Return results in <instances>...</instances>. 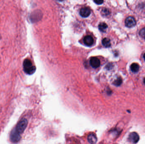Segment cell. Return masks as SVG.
Returning a JSON list of instances; mask_svg holds the SVG:
<instances>
[{
	"instance_id": "11",
	"label": "cell",
	"mask_w": 145,
	"mask_h": 144,
	"mask_svg": "<svg viewBox=\"0 0 145 144\" xmlns=\"http://www.w3.org/2000/svg\"><path fill=\"white\" fill-rule=\"evenodd\" d=\"M108 27L107 25L105 23H100L98 25L99 30L102 32H105Z\"/></svg>"
},
{
	"instance_id": "17",
	"label": "cell",
	"mask_w": 145,
	"mask_h": 144,
	"mask_svg": "<svg viewBox=\"0 0 145 144\" xmlns=\"http://www.w3.org/2000/svg\"><path fill=\"white\" fill-rule=\"evenodd\" d=\"M144 84H145V78L144 79Z\"/></svg>"
},
{
	"instance_id": "4",
	"label": "cell",
	"mask_w": 145,
	"mask_h": 144,
	"mask_svg": "<svg viewBox=\"0 0 145 144\" xmlns=\"http://www.w3.org/2000/svg\"><path fill=\"white\" fill-rule=\"evenodd\" d=\"M125 23L126 27H134L136 24V21L133 17L129 16L126 18Z\"/></svg>"
},
{
	"instance_id": "15",
	"label": "cell",
	"mask_w": 145,
	"mask_h": 144,
	"mask_svg": "<svg viewBox=\"0 0 145 144\" xmlns=\"http://www.w3.org/2000/svg\"><path fill=\"white\" fill-rule=\"evenodd\" d=\"M139 34L141 37L145 39V27L142 28L139 32Z\"/></svg>"
},
{
	"instance_id": "7",
	"label": "cell",
	"mask_w": 145,
	"mask_h": 144,
	"mask_svg": "<svg viewBox=\"0 0 145 144\" xmlns=\"http://www.w3.org/2000/svg\"><path fill=\"white\" fill-rule=\"evenodd\" d=\"M91 13L90 9L88 7H84L81 9L80 15L83 18H87Z\"/></svg>"
},
{
	"instance_id": "2",
	"label": "cell",
	"mask_w": 145,
	"mask_h": 144,
	"mask_svg": "<svg viewBox=\"0 0 145 144\" xmlns=\"http://www.w3.org/2000/svg\"><path fill=\"white\" fill-rule=\"evenodd\" d=\"M28 121L26 118H23L20 120L17 124L15 129L19 134L21 135L26 129L27 126Z\"/></svg>"
},
{
	"instance_id": "18",
	"label": "cell",
	"mask_w": 145,
	"mask_h": 144,
	"mask_svg": "<svg viewBox=\"0 0 145 144\" xmlns=\"http://www.w3.org/2000/svg\"><path fill=\"white\" fill-rule=\"evenodd\" d=\"M144 60H145V53L144 54Z\"/></svg>"
},
{
	"instance_id": "3",
	"label": "cell",
	"mask_w": 145,
	"mask_h": 144,
	"mask_svg": "<svg viewBox=\"0 0 145 144\" xmlns=\"http://www.w3.org/2000/svg\"><path fill=\"white\" fill-rule=\"evenodd\" d=\"M10 138L12 143H18L21 139V135L19 134L15 128H13L10 134Z\"/></svg>"
},
{
	"instance_id": "10",
	"label": "cell",
	"mask_w": 145,
	"mask_h": 144,
	"mask_svg": "<svg viewBox=\"0 0 145 144\" xmlns=\"http://www.w3.org/2000/svg\"><path fill=\"white\" fill-rule=\"evenodd\" d=\"M102 44L106 48H108L111 46V42L109 38H104L102 41Z\"/></svg>"
},
{
	"instance_id": "9",
	"label": "cell",
	"mask_w": 145,
	"mask_h": 144,
	"mask_svg": "<svg viewBox=\"0 0 145 144\" xmlns=\"http://www.w3.org/2000/svg\"><path fill=\"white\" fill-rule=\"evenodd\" d=\"M88 141L89 143L91 144H94L96 143L97 139L96 136L94 134H90L89 135L87 138Z\"/></svg>"
},
{
	"instance_id": "5",
	"label": "cell",
	"mask_w": 145,
	"mask_h": 144,
	"mask_svg": "<svg viewBox=\"0 0 145 144\" xmlns=\"http://www.w3.org/2000/svg\"><path fill=\"white\" fill-rule=\"evenodd\" d=\"M140 137L138 135L136 132L131 133L129 136V141L133 143H136L138 142Z\"/></svg>"
},
{
	"instance_id": "8",
	"label": "cell",
	"mask_w": 145,
	"mask_h": 144,
	"mask_svg": "<svg viewBox=\"0 0 145 144\" xmlns=\"http://www.w3.org/2000/svg\"><path fill=\"white\" fill-rule=\"evenodd\" d=\"M84 42L87 46H91L93 44V38L91 36H87L84 38Z\"/></svg>"
},
{
	"instance_id": "19",
	"label": "cell",
	"mask_w": 145,
	"mask_h": 144,
	"mask_svg": "<svg viewBox=\"0 0 145 144\" xmlns=\"http://www.w3.org/2000/svg\"><path fill=\"white\" fill-rule=\"evenodd\" d=\"M58 1H63L64 0H58Z\"/></svg>"
},
{
	"instance_id": "1",
	"label": "cell",
	"mask_w": 145,
	"mask_h": 144,
	"mask_svg": "<svg viewBox=\"0 0 145 144\" xmlns=\"http://www.w3.org/2000/svg\"><path fill=\"white\" fill-rule=\"evenodd\" d=\"M23 66L24 72L27 74L31 75L35 72V66L33 65L31 61L29 59H26L24 60Z\"/></svg>"
},
{
	"instance_id": "13",
	"label": "cell",
	"mask_w": 145,
	"mask_h": 144,
	"mask_svg": "<svg viewBox=\"0 0 145 144\" xmlns=\"http://www.w3.org/2000/svg\"><path fill=\"white\" fill-rule=\"evenodd\" d=\"M110 10L106 8H104L101 11V14L102 15V16H104V17L108 16V15H110Z\"/></svg>"
},
{
	"instance_id": "16",
	"label": "cell",
	"mask_w": 145,
	"mask_h": 144,
	"mask_svg": "<svg viewBox=\"0 0 145 144\" xmlns=\"http://www.w3.org/2000/svg\"><path fill=\"white\" fill-rule=\"evenodd\" d=\"M94 2L98 5H101L103 3L104 0H93Z\"/></svg>"
},
{
	"instance_id": "14",
	"label": "cell",
	"mask_w": 145,
	"mask_h": 144,
	"mask_svg": "<svg viewBox=\"0 0 145 144\" xmlns=\"http://www.w3.org/2000/svg\"><path fill=\"white\" fill-rule=\"evenodd\" d=\"M122 82V80L121 77L118 78L116 80L114 81V84L116 86H120Z\"/></svg>"
},
{
	"instance_id": "12",
	"label": "cell",
	"mask_w": 145,
	"mask_h": 144,
	"mask_svg": "<svg viewBox=\"0 0 145 144\" xmlns=\"http://www.w3.org/2000/svg\"><path fill=\"white\" fill-rule=\"evenodd\" d=\"M130 68L132 72L136 73L138 72L140 66L137 63H133L131 65Z\"/></svg>"
},
{
	"instance_id": "6",
	"label": "cell",
	"mask_w": 145,
	"mask_h": 144,
	"mask_svg": "<svg viewBox=\"0 0 145 144\" xmlns=\"http://www.w3.org/2000/svg\"><path fill=\"white\" fill-rule=\"evenodd\" d=\"M100 61L98 58L96 57H93L90 60V64L92 67L96 69L99 67L100 66Z\"/></svg>"
}]
</instances>
